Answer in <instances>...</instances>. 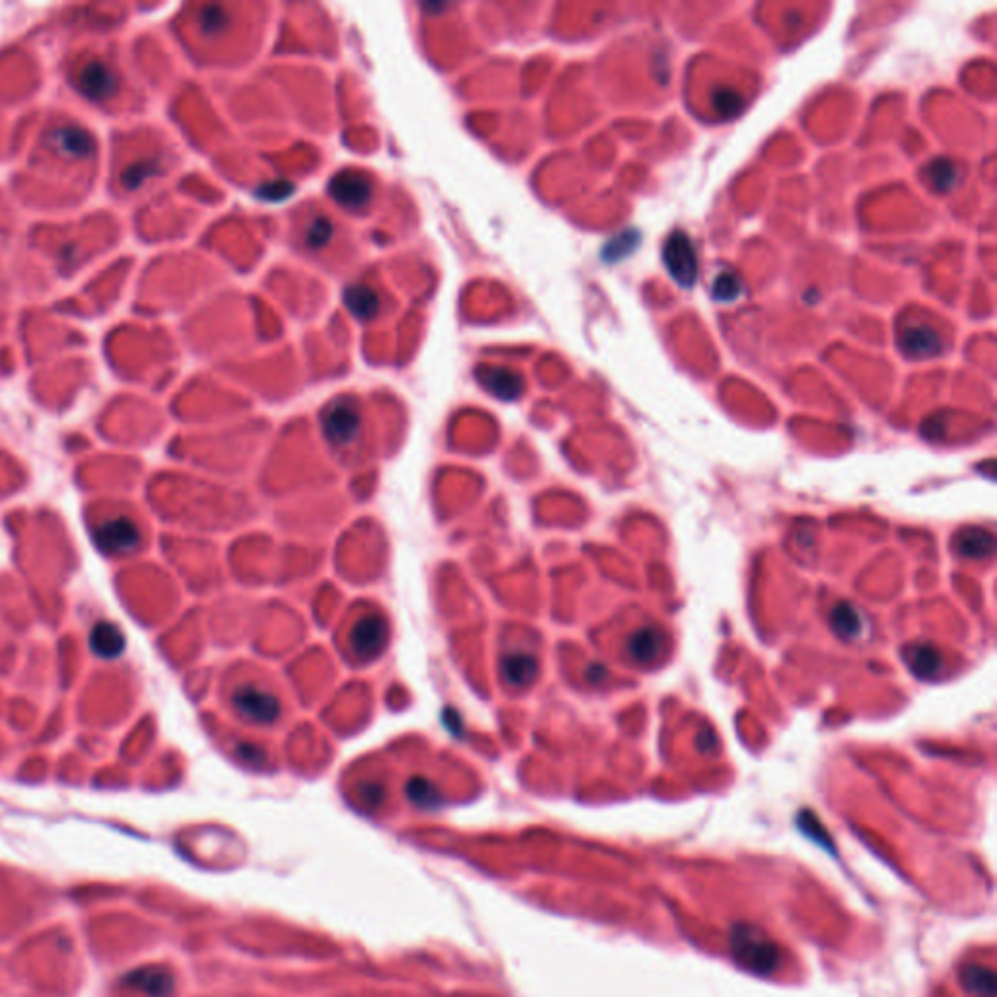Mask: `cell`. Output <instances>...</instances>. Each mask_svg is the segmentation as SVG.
Returning a JSON list of instances; mask_svg holds the SVG:
<instances>
[{"instance_id":"1","label":"cell","mask_w":997,"mask_h":997,"mask_svg":"<svg viewBox=\"0 0 997 997\" xmlns=\"http://www.w3.org/2000/svg\"><path fill=\"white\" fill-rule=\"evenodd\" d=\"M730 951L737 963L754 974L767 976L779 965V948L767 935L752 926H735L730 929Z\"/></svg>"},{"instance_id":"2","label":"cell","mask_w":997,"mask_h":997,"mask_svg":"<svg viewBox=\"0 0 997 997\" xmlns=\"http://www.w3.org/2000/svg\"><path fill=\"white\" fill-rule=\"evenodd\" d=\"M94 542L107 556H125L139 546L140 532L127 516H115L95 528Z\"/></svg>"},{"instance_id":"3","label":"cell","mask_w":997,"mask_h":997,"mask_svg":"<svg viewBox=\"0 0 997 997\" xmlns=\"http://www.w3.org/2000/svg\"><path fill=\"white\" fill-rule=\"evenodd\" d=\"M663 259L668 273L678 285L692 286L698 277V258H695L690 238L682 232L672 234L663 251Z\"/></svg>"},{"instance_id":"4","label":"cell","mask_w":997,"mask_h":997,"mask_svg":"<svg viewBox=\"0 0 997 997\" xmlns=\"http://www.w3.org/2000/svg\"><path fill=\"white\" fill-rule=\"evenodd\" d=\"M330 194L347 209H360L370 201V182L368 177L358 170H343L331 177Z\"/></svg>"},{"instance_id":"5","label":"cell","mask_w":997,"mask_h":997,"mask_svg":"<svg viewBox=\"0 0 997 997\" xmlns=\"http://www.w3.org/2000/svg\"><path fill=\"white\" fill-rule=\"evenodd\" d=\"M123 983L149 997H170L174 993V976L164 966H140L129 972Z\"/></svg>"},{"instance_id":"6","label":"cell","mask_w":997,"mask_h":997,"mask_svg":"<svg viewBox=\"0 0 997 997\" xmlns=\"http://www.w3.org/2000/svg\"><path fill=\"white\" fill-rule=\"evenodd\" d=\"M360 417L351 403H335L323 415V431L335 444H347L355 439Z\"/></svg>"},{"instance_id":"7","label":"cell","mask_w":997,"mask_h":997,"mask_svg":"<svg viewBox=\"0 0 997 997\" xmlns=\"http://www.w3.org/2000/svg\"><path fill=\"white\" fill-rule=\"evenodd\" d=\"M78 88L84 95L100 102L110 98V95L117 90V77L113 75V70L110 67L95 61L80 70Z\"/></svg>"},{"instance_id":"8","label":"cell","mask_w":997,"mask_h":997,"mask_svg":"<svg viewBox=\"0 0 997 997\" xmlns=\"http://www.w3.org/2000/svg\"><path fill=\"white\" fill-rule=\"evenodd\" d=\"M47 144L63 156H78V159L94 152V139L88 131L72 125L53 129L47 137Z\"/></svg>"},{"instance_id":"9","label":"cell","mask_w":997,"mask_h":997,"mask_svg":"<svg viewBox=\"0 0 997 997\" xmlns=\"http://www.w3.org/2000/svg\"><path fill=\"white\" fill-rule=\"evenodd\" d=\"M479 382H482L491 394L497 395L501 400L519 398L524 386L522 378L519 375H514L512 370L499 368V367H489L479 370Z\"/></svg>"},{"instance_id":"10","label":"cell","mask_w":997,"mask_h":997,"mask_svg":"<svg viewBox=\"0 0 997 997\" xmlns=\"http://www.w3.org/2000/svg\"><path fill=\"white\" fill-rule=\"evenodd\" d=\"M236 705L246 717L259 721V723H269V721L277 717V710H279L277 702H275L271 695L254 688H244L240 692L236 695Z\"/></svg>"},{"instance_id":"11","label":"cell","mask_w":997,"mask_h":997,"mask_svg":"<svg viewBox=\"0 0 997 997\" xmlns=\"http://www.w3.org/2000/svg\"><path fill=\"white\" fill-rule=\"evenodd\" d=\"M92 651L102 658H117L125 651V635L112 621H98L90 633Z\"/></svg>"},{"instance_id":"12","label":"cell","mask_w":997,"mask_h":997,"mask_svg":"<svg viewBox=\"0 0 997 997\" xmlns=\"http://www.w3.org/2000/svg\"><path fill=\"white\" fill-rule=\"evenodd\" d=\"M904 658H906V665L910 666V670L923 680L935 678L943 668L941 653L937 651V648L929 643L910 645L904 651Z\"/></svg>"},{"instance_id":"13","label":"cell","mask_w":997,"mask_h":997,"mask_svg":"<svg viewBox=\"0 0 997 997\" xmlns=\"http://www.w3.org/2000/svg\"><path fill=\"white\" fill-rule=\"evenodd\" d=\"M665 647V635L655 628H643L630 639V653L638 663H653Z\"/></svg>"},{"instance_id":"14","label":"cell","mask_w":997,"mask_h":997,"mask_svg":"<svg viewBox=\"0 0 997 997\" xmlns=\"http://www.w3.org/2000/svg\"><path fill=\"white\" fill-rule=\"evenodd\" d=\"M345 304L358 320H372L380 310V298L367 285H353L345 291Z\"/></svg>"},{"instance_id":"15","label":"cell","mask_w":997,"mask_h":997,"mask_svg":"<svg viewBox=\"0 0 997 997\" xmlns=\"http://www.w3.org/2000/svg\"><path fill=\"white\" fill-rule=\"evenodd\" d=\"M956 549L965 557H988L993 551V536L988 530H983V528H966L956 538Z\"/></svg>"},{"instance_id":"16","label":"cell","mask_w":997,"mask_h":997,"mask_svg":"<svg viewBox=\"0 0 997 997\" xmlns=\"http://www.w3.org/2000/svg\"><path fill=\"white\" fill-rule=\"evenodd\" d=\"M960 980H963L965 990L974 997H995V974L986 966H966Z\"/></svg>"},{"instance_id":"17","label":"cell","mask_w":997,"mask_h":997,"mask_svg":"<svg viewBox=\"0 0 997 997\" xmlns=\"http://www.w3.org/2000/svg\"><path fill=\"white\" fill-rule=\"evenodd\" d=\"M939 335L929 328H914L904 333L902 347L911 357H931L939 351Z\"/></svg>"},{"instance_id":"18","label":"cell","mask_w":997,"mask_h":997,"mask_svg":"<svg viewBox=\"0 0 997 997\" xmlns=\"http://www.w3.org/2000/svg\"><path fill=\"white\" fill-rule=\"evenodd\" d=\"M830 621H832L834 631L839 635V638H844V639H856L857 635L861 633V630H863L861 614H859V612H857L854 606L847 604V603L838 604V606L832 610Z\"/></svg>"},{"instance_id":"19","label":"cell","mask_w":997,"mask_h":997,"mask_svg":"<svg viewBox=\"0 0 997 997\" xmlns=\"http://www.w3.org/2000/svg\"><path fill=\"white\" fill-rule=\"evenodd\" d=\"M355 641L360 651L376 655L380 645L384 643V623L380 621V618H368L360 623L355 631Z\"/></svg>"},{"instance_id":"20","label":"cell","mask_w":997,"mask_h":997,"mask_svg":"<svg viewBox=\"0 0 997 997\" xmlns=\"http://www.w3.org/2000/svg\"><path fill=\"white\" fill-rule=\"evenodd\" d=\"M536 675V660L534 657L526 655V653H519V655H512L507 658V676L511 678V682L519 684V686H522V684H528Z\"/></svg>"},{"instance_id":"21","label":"cell","mask_w":997,"mask_h":997,"mask_svg":"<svg viewBox=\"0 0 997 997\" xmlns=\"http://www.w3.org/2000/svg\"><path fill=\"white\" fill-rule=\"evenodd\" d=\"M928 176L931 179V186L937 189V191H948L953 189L955 186V179H956V172H955V166L948 162V160H935L929 168H928Z\"/></svg>"},{"instance_id":"22","label":"cell","mask_w":997,"mask_h":997,"mask_svg":"<svg viewBox=\"0 0 997 997\" xmlns=\"http://www.w3.org/2000/svg\"><path fill=\"white\" fill-rule=\"evenodd\" d=\"M742 291L740 281L735 273H721L713 283V296L721 303H730Z\"/></svg>"},{"instance_id":"23","label":"cell","mask_w":997,"mask_h":997,"mask_svg":"<svg viewBox=\"0 0 997 997\" xmlns=\"http://www.w3.org/2000/svg\"><path fill=\"white\" fill-rule=\"evenodd\" d=\"M333 234V226L326 216H316V221L308 226L306 244L310 248H322Z\"/></svg>"},{"instance_id":"24","label":"cell","mask_w":997,"mask_h":997,"mask_svg":"<svg viewBox=\"0 0 997 997\" xmlns=\"http://www.w3.org/2000/svg\"><path fill=\"white\" fill-rule=\"evenodd\" d=\"M199 23H201L203 32H207V33L221 32L224 28V23H226V12L221 6H214V5L205 6L199 14Z\"/></svg>"},{"instance_id":"25","label":"cell","mask_w":997,"mask_h":997,"mask_svg":"<svg viewBox=\"0 0 997 997\" xmlns=\"http://www.w3.org/2000/svg\"><path fill=\"white\" fill-rule=\"evenodd\" d=\"M799 826H801V830H802L804 834H807L811 839H814L816 844H820L822 847L832 849L830 842H828V836L824 834V830L820 828L819 820L814 819V814H809V812H807V814H801Z\"/></svg>"},{"instance_id":"26","label":"cell","mask_w":997,"mask_h":997,"mask_svg":"<svg viewBox=\"0 0 997 997\" xmlns=\"http://www.w3.org/2000/svg\"><path fill=\"white\" fill-rule=\"evenodd\" d=\"M154 170H156L154 162H139L135 166H131L129 170L123 174V184L129 189H137L144 182V179L154 174Z\"/></svg>"},{"instance_id":"27","label":"cell","mask_w":997,"mask_h":997,"mask_svg":"<svg viewBox=\"0 0 997 997\" xmlns=\"http://www.w3.org/2000/svg\"><path fill=\"white\" fill-rule=\"evenodd\" d=\"M293 194V186L288 182H275V184H267L263 186L259 189V197L261 199H267V201H281L285 199L286 195Z\"/></svg>"},{"instance_id":"28","label":"cell","mask_w":997,"mask_h":997,"mask_svg":"<svg viewBox=\"0 0 997 997\" xmlns=\"http://www.w3.org/2000/svg\"><path fill=\"white\" fill-rule=\"evenodd\" d=\"M410 795L417 804H423V807H431V804L437 801L435 793H432L431 787L423 782H413L412 789H410Z\"/></svg>"}]
</instances>
